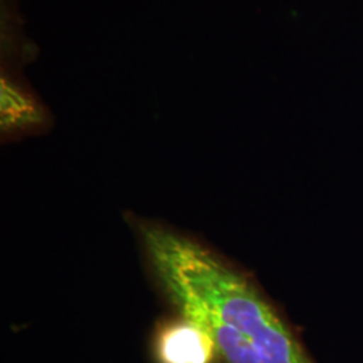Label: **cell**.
Returning <instances> with one entry per match:
<instances>
[{"label": "cell", "mask_w": 363, "mask_h": 363, "mask_svg": "<svg viewBox=\"0 0 363 363\" xmlns=\"http://www.w3.org/2000/svg\"><path fill=\"white\" fill-rule=\"evenodd\" d=\"M138 232L150 268L177 311L208 313L233 325L262 363H312L272 304L217 253L159 223L143 222Z\"/></svg>", "instance_id": "cell-1"}, {"label": "cell", "mask_w": 363, "mask_h": 363, "mask_svg": "<svg viewBox=\"0 0 363 363\" xmlns=\"http://www.w3.org/2000/svg\"><path fill=\"white\" fill-rule=\"evenodd\" d=\"M49 123L50 112L23 76L10 65H1L0 130L3 138L35 133L48 128Z\"/></svg>", "instance_id": "cell-2"}, {"label": "cell", "mask_w": 363, "mask_h": 363, "mask_svg": "<svg viewBox=\"0 0 363 363\" xmlns=\"http://www.w3.org/2000/svg\"><path fill=\"white\" fill-rule=\"evenodd\" d=\"M155 357L157 363H214L217 350L202 325L178 313V318L159 327Z\"/></svg>", "instance_id": "cell-3"}]
</instances>
